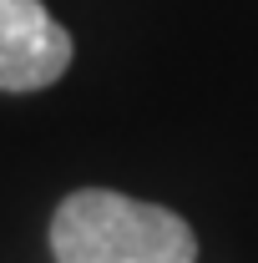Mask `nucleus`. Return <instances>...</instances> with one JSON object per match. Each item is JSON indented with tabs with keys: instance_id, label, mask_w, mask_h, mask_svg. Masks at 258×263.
I'll list each match as a JSON object with an SVG mask.
<instances>
[{
	"instance_id": "nucleus-1",
	"label": "nucleus",
	"mask_w": 258,
	"mask_h": 263,
	"mask_svg": "<svg viewBox=\"0 0 258 263\" xmlns=\"http://www.w3.org/2000/svg\"><path fill=\"white\" fill-rule=\"evenodd\" d=\"M56 263H197L193 228L157 202L81 187L51 218Z\"/></svg>"
},
{
	"instance_id": "nucleus-2",
	"label": "nucleus",
	"mask_w": 258,
	"mask_h": 263,
	"mask_svg": "<svg viewBox=\"0 0 258 263\" xmlns=\"http://www.w3.org/2000/svg\"><path fill=\"white\" fill-rule=\"evenodd\" d=\"M71 66V35L41 0H0V91H41Z\"/></svg>"
}]
</instances>
